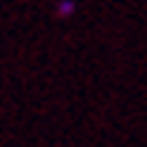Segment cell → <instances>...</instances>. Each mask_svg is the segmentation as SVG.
<instances>
[{"mask_svg":"<svg viewBox=\"0 0 147 147\" xmlns=\"http://www.w3.org/2000/svg\"><path fill=\"white\" fill-rule=\"evenodd\" d=\"M55 12H58V18H69L72 12H75V0H58Z\"/></svg>","mask_w":147,"mask_h":147,"instance_id":"obj_1","label":"cell"}]
</instances>
